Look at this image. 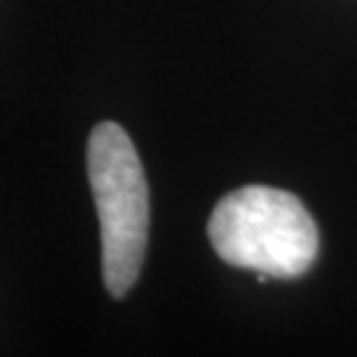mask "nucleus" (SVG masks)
Instances as JSON below:
<instances>
[{
  "label": "nucleus",
  "instance_id": "obj_1",
  "mask_svg": "<svg viewBox=\"0 0 357 357\" xmlns=\"http://www.w3.org/2000/svg\"><path fill=\"white\" fill-rule=\"evenodd\" d=\"M206 233L220 259L262 278L305 275L320 249L318 225L307 206L273 185H243L222 196Z\"/></svg>",
  "mask_w": 357,
  "mask_h": 357
},
{
  "label": "nucleus",
  "instance_id": "obj_2",
  "mask_svg": "<svg viewBox=\"0 0 357 357\" xmlns=\"http://www.w3.org/2000/svg\"><path fill=\"white\" fill-rule=\"evenodd\" d=\"M88 178L101 222L103 283L122 299L135 286L149 241V183L135 143L116 122L88 138Z\"/></svg>",
  "mask_w": 357,
  "mask_h": 357
}]
</instances>
